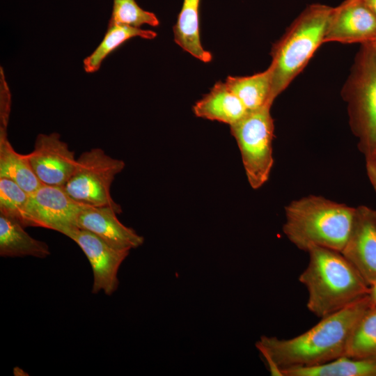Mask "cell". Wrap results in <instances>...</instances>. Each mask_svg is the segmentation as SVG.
Wrapping results in <instances>:
<instances>
[{"instance_id":"8","label":"cell","mask_w":376,"mask_h":376,"mask_svg":"<svg viewBox=\"0 0 376 376\" xmlns=\"http://www.w3.org/2000/svg\"><path fill=\"white\" fill-rule=\"evenodd\" d=\"M85 206L70 197L63 187L42 184L29 194L27 226L42 227L64 234L77 227V218Z\"/></svg>"},{"instance_id":"1","label":"cell","mask_w":376,"mask_h":376,"mask_svg":"<svg viewBox=\"0 0 376 376\" xmlns=\"http://www.w3.org/2000/svg\"><path fill=\"white\" fill-rule=\"evenodd\" d=\"M373 306L368 295L338 311L322 318L313 327L294 338L261 336L256 346L273 375L299 367L323 364L345 356L357 321Z\"/></svg>"},{"instance_id":"10","label":"cell","mask_w":376,"mask_h":376,"mask_svg":"<svg viewBox=\"0 0 376 376\" xmlns=\"http://www.w3.org/2000/svg\"><path fill=\"white\" fill-rule=\"evenodd\" d=\"M26 156L35 175L46 185L63 187L77 164L75 152L57 132L39 134L33 150Z\"/></svg>"},{"instance_id":"24","label":"cell","mask_w":376,"mask_h":376,"mask_svg":"<svg viewBox=\"0 0 376 376\" xmlns=\"http://www.w3.org/2000/svg\"><path fill=\"white\" fill-rule=\"evenodd\" d=\"M11 106V94L4 72L0 70V130H7Z\"/></svg>"},{"instance_id":"29","label":"cell","mask_w":376,"mask_h":376,"mask_svg":"<svg viewBox=\"0 0 376 376\" xmlns=\"http://www.w3.org/2000/svg\"><path fill=\"white\" fill-rule=\"evenodd\" d=\"M369 43H370L376 49V39L374 41Z\"/></svg>"},{"instance_id":"7","label":"cell","mask_w":376,"mask_h":376,"mask_svg":"<svg viewBox=\"0 0 376 376\" xmlns=\"http://www.w3.org/2000/svg\"><path fill=\"white\" fill-rule=\"evenodd\" d=\"M125 167L123 160L114 159L99 148L81 153L75 169L63 186L68 194L78 203L88 206H109L121 212L112 198L111 185Z\"/></svg>"},{"instance_id":"22","label":"cell","mask_w":376,"mask_h":376,"mask_svg":"<svg viewBox=\"0 0 376 376\" xmlns=\"http://www.w3.org/2000/svg\"><path fill=\"white\" fill-rule=\"evenodd\" d=\"M29 194L17 183L0 178V214L27 227L26 207Z\"/></svg>"},{"instance_id":"28","label":"cell","mask_w":376,"mask_h":376,"mask_svg":"<svg viewBox=\"0 0 376 376\" xmlns=\"http://www.w3.org/2000/svg\"><path fill=\"white\" fill-rule=\"evenodd\" d=\"M13 373L15 375H18V376H22V375H25L26 373L24 370H23L22 368H18V367H15L13 369Z\"/></svg>"},{"instance_id":"14","label":"cell","mask_w":376,"mask_h":376,"mask_svg":"<svg viewBox=\"0 0 376 376\" xmlns=\"http://www.w3.org/2000/svg\"><path fill=\"white\" fill-rule=\"evenodd\" d=\"M193 111L197 117L219 121L230 126L243 118L249 112L226 83L221 81L216 83L209 93L194 104Z\"/></svg>"},{"instance_id":"4","label":"cell","mask_w":376,"mask_h":376,"mask_svg":"<svg viewBox=\"0 0 376 376\" xmlns=\"http://www.w3.org/2000/svg\"><path fill=\"white\" fill-rule=\"evenodd\" d=\"M332 9L321 3L308 6L274 44L269 66L273 101L303 70L318 47L324 43Z\"/></svg>"},{"instance_id":"25","label":"cell","mask_w":376,"mask_h":376,"mask_svg":"<svg viewBox=\"0 0 376 376\" xmlns=\"http://www.w3.org/2000/svg\"><path fill=\"white\" fill-rule=\"evenodd\" d=\"M368 179L376 192V149L365 155Z\"/></svg>"},{"instance_id":"19","label":"cell","mask_w":376,"mask_h":376,"mask_svg":"<svg viewBox=\"0 0 376 376\" xmlns=\"http://www.w3.org/2000/svg\"><path fill=\"white\" fill-rule=\"evenodd\" d=\"M282 376H376V361L342 356L327 363L285 370Z\"/></svg>"},{"instance_id":"13","label":"cell","mask_w":376,"mask_h":376,"mask_svg":"<svg viewBox=\"0 0 376 376\" xmlns=\"http://www.w3.org/2000/svg\"><path fill=\"white\" fill-rule=\"evenodd\" d=\"M116 214L119 212L109 206L86 205L79 214L77 226L93 233L117 249L130 251L143 244V237L123 225Z\"/></svg>"},{"instance_id":"6","label":"cell","mask_w":376,"mask_h":376,"mask_svg":"<svg viewBox=\"0 0 376 376\" xmlns=\"http://www.w3.org/2000/svg\"><path fill=\"white\" fill-rule=\"evenodd\" d=\"M272 105L267 104L249 111L230 126L241 153L248 182L254 189L267 182L274 164V125L270 112Z\"/></svg>"},{"instance_id":"26","label":"cell","mask_w":376,"mask_h":376,"mask_svg":"<svg viewBox=\"0 0 376 376\" xmlns=\"http://www.w3.org/2000/svg\"><path fill=\"white\" fill-rule=\"evenodd\" d=\"M368 297L373 306H376V281L368 285Z\"/></svg>"},{"instance_id":"11","label":"cell","mask_w":376,"mask_h":376,"mask_svg":"<svg viewBox=\"0 0 376 376\" xmlns=\"http://www.w3.org/2000/svg\"><path fill=\"white\" fill-rule=\"evenodd\" d=\"M376 39V16L363 0H345L333 8L324 42H371Z\"/></svg>"},{"instance_id":"5","label":"cell","mask_w":376,"mask_h":376,"mask_svg":"<svg viewBox=\"0 0 376 376\" xmlns=\"http://www.w3.org/2000/svg\"><path fill=\"white\" fill-rule=\"evenodd\" d=\"M350 125L364 155L376 149V49L362 45L343 87Z\"/></svg>"},{"instance_id":"27","label":"cell","mask_w":376,"mask_h":376,"mask_svg":"<svg viewBox=\"0 0 376 376\" xmlns=\"http://www.w3.org/2000/svg\"><path fill=\"white\" fill-rule=\"evenodd\" d=\"M366 6L376 16V0H363Z\"/></svg>"},{"instance_id":"18","label":"cell","mask_w":376,"mask_h":376,"mask_svg":"<svg viewBox=\"0 0 376 376\" xmlns=\"http://www.w3.org/2000/svg\"><path fill=\"white\" fill-rule=\"evenodd\" d=\"M224 82L249 112L274 102L271 97L272 74L269 67L250 76H228Z\"/></svg>"},{"instance_id":"23","label":"cell","mask_w":376,"mask_h":376,"mask_svg":"<svg viewBox=\"0 0 376 376\" xmlns=\"http://www.w3.org/2000/svg\"><path fill=\"white\" fill-rule=\"evenodd\" d=\"M120 24L141 28L143 24L158 26L159 21L155 13L143 10L135 0H113V8L108 26Z\"/></svg>"},{"instance_id":"20","label":"cell","mask_w":376,"mask_h":376,"mask_svg":"<svg viewBox=\"0 0 376 376\" xmlns=\"http://www.w3.org/2000/svg\"><path fill=\"white\" fill-rule=\"evenodd\" d=\"M157 35V33L152 30L141 28L120 24L107 26L103 40L95 49L84 58L83 61L84 71L87 73L98 71L105 58L129 39L140 37L152 40L156 38Z\"/></svg>"},{"instance_id":"2","label":"cell","mask_w":376,"mask_h":376,"mask_svg":"<svg viewBox=\"0 0 376 376\" xmlns=\"http://www.w3.org/2000/svg\"><path fill=\"white\" fill-rule=\"evenodd\" d=\"M299 277L308 291L307 308L322 318L366 297L368 285L354 267L338 251L315 246Z\"/></svg>"},{"instance_id":"17","label":"cell","mask_w":376,"mask_h":376,"mask_svg":"<svg viewBox=\"0 0 376 376\" xmlns=\"http://www.w3.org/2000/svg\"><path fill=\"white\" fill-rule=\"evenodd\" d=\"M0 178L13 180L31 194L42 185L35 175L26 155L11 146L7 130H0Z\"/></svg>"},{"instance_id":"3","label":"cell","mask_w":376,"mask_h":376,"mask_svg":"<svg viewBox=\"0 0 376 376\" xmlns=\"http://www.w3.org/2000/svg\"><path fill=\"white\" fill-rule=\"evenodd\" d=\"M356 207L309 195L285 207L283 231L299 250L318 246L341 251L350 233Z\"/></svg>"},{"instance_id":"21","label":"cell","mask_w":376,"mask_h":376,"mask_svg":"<svg viewBox=\"0 0 376 376\" xmlns=\"http://www.w3.org/2000/svg\"><path fill=\"white\" fill-rule=\"evenodd\" d=\"M345 356L376 361V306L368 308L356 323Z\"/></svg>"},{"instance_id":"9","label":"cell","mask_w":376,"mask_h":376,"mask_svg":"<svg viewBox=\"0 0 376 376\" xmlns=\"http://www.w3.org/2000/svg\"><path fill=\"white\" fill-rule=\"evenodd\" d=\"M75 242L87 257L93 274L92 292L103 291L112 295L118 286V272L129 250L115 249L93 233L79 228H71L63 234Z\"/></svg>"},{"instance_id":"16","label":"cell","mask_w":376,"mask_h":376,"mask_svg":"<svg viewBox=\"0 0 376 376\" xmlns=\"http://www.w3.org/2000/svg\"><path fill=\"white\" fill-rule=\"evenodd\" d=\"M201 0H183L178 19L173 26L175 42L196 59L209 63L212 54L204 49L201 41L199 6Z\"/></svg>"},{"instance_id":"15","label":"cell","mask_w":376,"mask_h":376,"mask_svg":"<svg viewBox=\"0 0 376 376\" xmlns=\"http://www.w3.org/2000/svg\"><path fill=\"white\" fill-rule=\"evenodd\" d=\"M24 228L17 221L0 214V256L40 258L49 256L47 244L32 237Z\"/></svg>"},{"instance_id":"12","label":"cell","mask_w":376,"mask_h":376,"mask_svg":"<svg viewBox=\"0 0 376 376\" xmlns=\"http://www.w3.org/2000/svg\"><path fill=\"white\" fill-rule=\"evenodd\" d=\"M368 285L376 281V210L356 207L348 239L340 251Z\"/></svg>"}]
</instances>
